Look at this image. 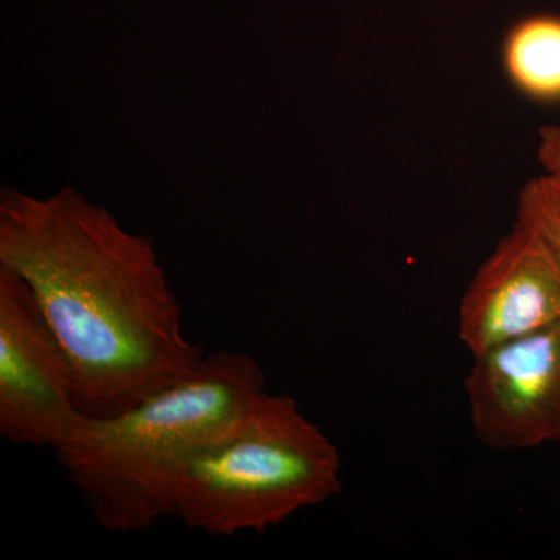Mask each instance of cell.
Wrapping results in <instances>:
<instances>
[{
	"mask_svg": "<svg viewBox=\"0 0 560 560\" xmlns=\"http://www.w3.org/2000/svg\"><path fill=\"white\" fill-rule=\"evenodd\" d=\"M0 267L31 289L72 364L84 416L119 415L206 357L184 334L153 241L72 187L2 191Z\"/></svg>",
	"mask_w": 560,
	"mask_h": 560,
	"instance_id": "obj_1",
	"label": "cell"
},
{
	"mask_svg": "<svg viewBox=\"0 0 560 560\" xmlns=\"http://www.w3.org/2000/svg\"><path fill=\"white\" fill-rule=\"evenodd\" d=\"M560 319V257L515 219L460 298L458 337L471 357Z\"/></svg>",
	"mask_w": 560,
	"mask_h": 560,
	"instance_id": "obj_6",
	"label": "cell"
},
{
	"mask_svg": "<svg viewBox=\"0 0 560 560\" xmlns=\"http://www.w3.org/2000/svg\"><path fill=\"white\" fill-rule=\"evenodd\" d=\"M537 156L547 173L560 176V121L541 128Z\"/></svg>",
	"mask_w": 560,
	"mask_h": 560,
	"instance_id": "obj_9",
	"label": "cell"
},
{
	"mask_svg": "<svg viewBox=\"0 0 560 560\" xmlns=\"http://www.w3.org/2000/svg\"><path fill=\"white\" fill-rule=\"evenodd\" d=\"M81 416L68 355L24 280L0 267V436L55 451Z\"/></svg>",
	"mask_w": 560,
	"mask_h": 560,
	"instance_id": "obj_4",
	"label": "cell"
},
{
	"mask_svg": "<svg viewBox=\"0 0 560 560\" xmlns=\"http://www.w3.org/2000/svg\"><path fill=\"white\" fill-rule=\"evenodd\" d=\"M264 390V371L253 357L220 350L119 415L81 416L54 453L101 528L139 533L173 517L180 467Z\"/></svg>",
	"mask_w": 560,
	"mask_h": 560,
	"instance_id": "obj_2",
	"label": "cell"
},
{
	"mask_svg": "<svg viewBox=\"0 0 560 560\" xmlns=\"http://www.w3.org/2000/svg\"><path fill=\"white\" fill-rule=\"evenodd\" d=\"M341 489L340 453L287 394H260L176 475L173 517L209 536L265 530Z\"/></svg>",
	"mask_w": 560,
	"mask_h": 560,
	"instance_id": "obj_3",
	"label": "cell"
},
{
	"mask_svg": "<svg viewBox=\"0 0 560 560\" xmlns=\"http://www.w3.org/2000/svg\"><path fill=\"white\" fill-rule=\"evenodd\" d=\"M517 220L539 232L560 257V176L545 173L522 187Z\"/></svg>",
	"mask_w": 560,
	"mask_h": 560,
	"instance_id": "obj_8",
	"label": "cell"
},
{
	"mask_svg": "<svg viewBox=\"0 0 560 560\" xmlns=\"http://www.w3.org/2000/svg\"><path fill=\"white\" fill-rule=\"evenodd\" d=\"M464 386L481 444L525 451L560 442V319L474 357Z\"/></svg>",
	"mask_w": 560,
	"mask_h": 560,
	"instance_id": "obj_5",
	"label": "cell"
},
{
	"mask_svg": "<svg viewBox=\"0 0 560 560\" xmlns=\"http://www.w3.org/2000/svg\"><path fill=\"white\" fill-rule=\"evenodd\" d=\"M501 58L508 80L529 101L560 102V16L537 14L512 25Z\"/></svg>",
	"mask_w": 560,
	"mask_h": 560,
	"instance_id": "obj_7",
	"label": "cell"
}]
</instances>
